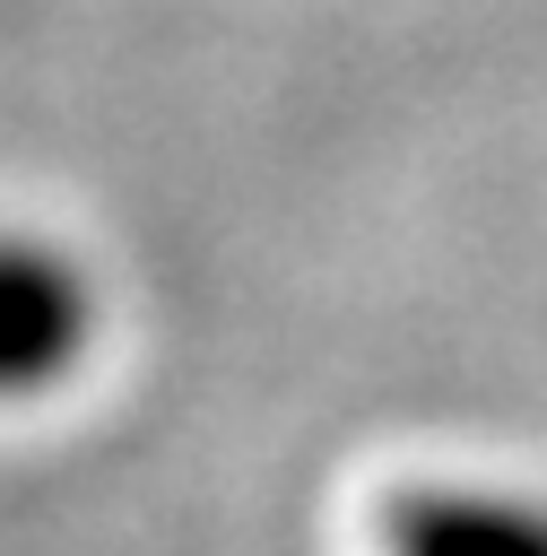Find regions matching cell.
<instances>
[{
	"instance_id": "6da1fadb",
	"label": "cell",
	"mask_w": 547,
	"mask_h": 556,
	"mask_svg": "<svg viewBox=\"0 0 547 556\" xmlns=\"http://www.w3.org/2000/svg\"><path fill=\"white\" fill-rule=\"evenodd\" d=\"M87 348V278L43 235H0V400L61 382Z\"/></svg>"
}]
</instances>
